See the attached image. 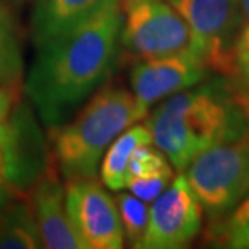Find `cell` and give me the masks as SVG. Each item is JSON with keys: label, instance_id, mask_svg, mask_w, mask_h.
<instances>
[{"label": "cell", "instance_id": "7c38bea8", "mask_svg": "<svg viewBox=\"0 0 249 249\" xmlns=\"http://www.w3.org/2000/svg\"><path fill=\"white\" fill-rule=\"evenodd\" d=\"M152 142V133L146 123L131 124L113 141L101 160V181L112 191L126 189L128 167L134 151Z\"/></svg>", "mask_w": 249, "mask_h": 249}, {"label": "cell", "instance_id": "277c9868", "mask_svg": "<svg viewBox=\"0 0 249 249\" xmlns=\"http://www.w3.org/2000/svg\"><path fill=\"white\" fill-rule=\"evenodd\" d=\"M185 172L207 215L222 220L249 193V129L197 154Z\"/></svg>", "mask_w": 249, "mask_h": 249}, {"label": "cell", "instance_id": "52a82bcc", "mask_svg": "<svg viewBox=\"0 0 249 249\" xmlns=\"http://www.w3.org/2000/svg\"><path fill=\"white\" fill-rule=\"evenodd\" d=\"M67 211L83 249H122L124 231L117 201L96 177L74 178L67 185Z\"/></svg>", "mask_w": 249, "mask_h": 249}, {"label": "cell", "instance_id": "3957f363", "mask_svg": "<svg viewBox=\"0 0 249 249\" xmlns=\"http://www.w3.org/2000/svg\"><path fill=\"white\" fill-rule=\"evenodd\" d=\"M141 118L128 89L106 86L94 92L78 115L53 129V159L63 180L96 177L108 146Z\"/></svg>", "mask_w": 249, "mask_h": 249}, {"label": "cell", "instance_id": "2e32d148", "mask_svg": "<svg viewBox=\"0 0 249 249\" xmlns=\"http://www.w3.org/2000/svg\"><path fill=\"white\" fill-rule=\"evenodd\" d=\"M211 231L223 248L249 249V193Z\"/></svg>", "mask_w": 249, "mask_h": 249}, {"label": "cell", "instance_id": "d4e9b609", "mask_svg": "<svg viewBox=\"0 0 249 249\" xmlns=\"http://www.w3.org/2000/svg\"><path fill=\"white\" fill-rule=\"evenodd\" d=\"M8 194H10V193L7 191V189H5V188H2V186H0V202H2V201H3V199H5V197H7V196H8Z\"/></svg>", "mask_w": 249, "mask_h": 249}, {"label": "cell", "instance_id": "5b68a950", "mask_svg": "<svg viewBox=\"0 0 249 249\" xmlns=\"http://www.w3.org/2000/svg\"><path fill=\"white\" fill-rule=\"evenodd\" d=\"M185 18L193 49L211 71L231 78L235 49L245 24L241 0H170Z\"/></svg>", "mask_w": 249, "mask_h": 249}, {"label": "cell", "instance_id": "5bb4252c", "mask_svg": "<svg viewBox=\"0 0 249 249\" xmlns=\"http://www.w3.org/2000/svg\"><path fill=\"white\" fill-rule=\"evenodd\" d=\"M24 55L18 23L12 7L0 0V83L12 88H23Z\"/></svg>", "mask_w": 249, "mask_h": 249}, {"label": "cell", "instance_id": "7402d4cb", "mask_svg": "<svg viewBox=\"0 0 249 249\" xmlns=\"http://www.w3.org/2000/svg\"><path fill=\"white\" fill-rule=\"evenodd\" d=\"M10 7H13V5H24V3H29V2H36V0H5Z\"/></svg>", "mask_w": 249, "mask_h": 249}, {"label": "cell", "instance_id": "484cf974", "mask_svg": "<svg viewBox=\"0 0 249 249\" xmlns=\"http://www.w3.org/2000/svg\"><path fill=\"white\" fill-rule=\"evenodd\" d=\"M5 129H7V124L0 128V142H2V141H3V138H5Z\"/></svg>", "mask_w": 249, "mask_h": 249}, {"label": "cell", "instance_id": "603a6c76", "mask_svg": "<svg viewBox=\"0 0 249 249\" xmlns=\"http://www.w3.org/2000/svg\"><path fill=\"white\" fill-rule=\"evenodd\" d=\"M141 2H146V0H123V10H126L129 7H133V5L141 3Z\"/></svg>", "mask_w": 249, "mask_h": 249}, {"label": "cell", "instance_id": "d6986e66", "mask_svg": "<svg viewBox=\"0 0 249 249\" xmlns=\"http://www.w3.org/2000/svg\"><path fill=\"white\" fill-rule=\"evenodd\" d=\"M235 86L249 99V24H243L235 49V71L230 78Z\"/></svg>", "mask_w": 249, "mask_h": 249}, {"label": "cell", "instance_id": "6da1fadb", "mask_svg": "<svg viewBox=\"0 0 249 249\" xmlns=\"http://www.w3.org/2000/svg\"><path fill=\"white\" fill-rule=\"evenodd\" d=\"M122 23L123 0H104L74 26L36 47L23 88L49 129L67 123L110 74Z\"/></svg>", "mask_w": 249, "mask_h": 249}, {"label": "cell", "instance_id": "30bf717a", "mask_svg": "<svg viewBox=\"0 0 249 249\" xmlns=\"http://www.w3.org/2000/svg\"><path fill=\"white\" fill-rule=\"evenodd\" d=\"M39 240L47 249H83L67 211V188L57 167H47L34 178L26 196Z\"/></svg>", "mask_w": 249, "mask_h": 249}, {"label": "cell", "instance_id": "ba28073f", "mask_svg": "<svg viewBox=\"0 0 249 249\" xmlns=\"http://www.w3.org/2000/svg\"><path fill=\"white\" fill-rule=\"evenodd\" d=\"M202 206L188 178H177L149 207V222L141 249H181L189 246L202 227Z\"/></svg>", "mask_w": 249, "mask_h": 249}, {"label": "cell", "instance_id": "e0dca14e", "mask_svg": "<svg viewBox=\"0 0 249 249\" xmlns=\"http://www.w3.org/2000/svg\"><path fill=\"white\" fill-rule=\"evenodd\" d=\"M170 162L167 160V156L157 147H152V142L142 144L134 151L131 162L128 167L126 181L131 178H142L149 175H156L159 172H163L170 168Z\"/></svg>", "mask_w": 249, "mask_h": 249}, {"label": "cell", "instance_id": "4fadbf2b", "mask_svg": "<svg viewBox=\"0 0 249 249\" xmlns=\"http://www.w3.org/2000/svg\"><path fill=\"white\" fill-rule=\"evenodd\" d=\"M42 248L26 197L8 194L0 202V249Z\"/></svg>", "mask_w": 249, "mask_h": 249}, {"label": "cell", "instance_id": "9a60e30c", "mask_svg": "<svg viewBox=\"0 0 249 249\" xmlns=\"http://www.w3.org/2000/svg\"><path fill=\"white\" fill-rule=\"evenodd\" d=\"M120 220L124 231V240H128L129 246L141 249V243L146 233L149 222V207L147 202L134 196L133 193L117 191L115 196Z\"/></svg>", "mask_w": 249, "mask_h": 249}, {"label": "cell", "instance_id": "ac0fdd59", "mask_svg": "<svg viewBox=\"0 0 249 249\" xmlns=\"http://www.w3.org/2000/svg\"><path fill=\"white\" fill-rule=\"evenodd\" d=\"M173 181V168H167L156 175H149L142 178H131L126 181V189L134 196L142 199L144 202H152L157 196L165 191L167 186Z\"/></svg>", "mask_w": 249, "mask_h": 249}, {"label": "cell", "instance_id": "8fae6325", "mask_svg": "<svg viewBox=\"0 0 249 249\" xmlns=\"http://www.w3.org/2000/svg\"><path fill=\"white\" fill-rule=\"evenodd\" d=\"M102 2L104 0H36L31 17L34 46H41L74 26Z\"/></svg>", "mask_w": 249, "mask_h": 249}, {"label": "cell", "instance_id": "9c48e42d", "mask_svg": "<svg viewBox=\"0 0 249 249\" xmlns=\"http://www.w3.org/2000/svg\"><path fill=\"white\" fill-rule=\"evenodd\" d=\"M211 71L196 52H183L177 55L138 62L129 74L131 92L144 117L163 99L196 86Z\"/></svg>", "mask_w": 249, "mask_h": 249}, {"label": "cell", "instance_id": "44dd1931", "mask_svg": "<svg viewBox=\"0 0 249 249\" xmlns=\"http://www.w3.org/2000/svg\"><path fill=\"white\" fill-rule=\"evenodd\" d=\"M241 12L245 24H249V0H241Z\"/></svg>", "mask_w": 249, "mask_h": 249}, {"label": "cell", "instance_id": "ffe728a7", "mask_svg": "<svg viewBox=\"0 0 249 249\" xmlns=\"http://www.w3.org/2000/svg\"><path fill=\"white\" fill-rule=\"evenodd\" d=\"M18 91L19 89L7 86L0 83V128L8 123L10 117L13 113V108L18 101Z\"/></svg>", "mask_w": 249, "mask_h": 249}, {"label": "cell", "instance_id": "cb8c5ba5", "mask_svg": "<svg viewBox=\"0 0 249 249\" xmlns=\"http://www.w3.org/2000/svg\"><path fill=\"white\" fill-rule=\"evenodd\" d=\"M3 175V151H2V146H0V178Z\"/></svg>", "mask_w": 249, "mask_h": 249}, {"label": "cell", "instance_id": "7a4b0ae2", "mask_svg": "<svg viewBox=\"0 0 249 249\" xmlns=\"http://www.w3.org/2000/svg\"><path fill=\"white\" fill-rule=\"evenodd\" d=\"M146 124L177 172L197 154L249 129V99L230 78L201 81L157 104Z\"/></svg>", "mask_w": 249, "mask_h": 249}, {"label": "cell", "instance_id": "8992f818", "mask_svg": "<svg viewBox=\"0 0 249 249\" xmlns=\"http://www.w3.org/2000/svg\"><path fill=\"white\" fill-rule=\"evenodd\" d=\"M120 44L138 62L194 52L185 18L163 0H146L126 8Z\"/></svg>", "mask_w": 249, "mask_h": 249}]
</instances>
